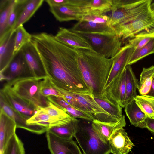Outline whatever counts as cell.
Here are the masks:
<instances>
[{
	"label": "cell",
	"instance_id": "6da1fadb",
	"mask_svg": "<svg viewBox=\"0 0 154 154\" xmlns=\"http://www.w3.org/2000/svg\"><path fill=\"white\" fill-rule=\"evenodd\" d=\"M47 76L57 87L78 94L91 93L79 68L77 49L63 43L46 32L32 35Z\"/></svg>",
	"mask_w": 154,
	"mask_h": 154
},
{
	"label": "cell",
	"instance_id": "7a4b0ae2",
	"mask_svg": "<svg viewBox=\"0 0 154 154\" xmlns=\"http://www.w3.org/2000/svg\"><path fill=\"white\" fill-rule=\"evenodd\" d=\"M78 66L83 79L94 97L100 98L108 77L113 58L91 50L77 49Z\"/></svg>",
	"mask_w": 154,
	"mask_h": 154
},
{
	"label": "cell",
	"instance_id": "3957f363",
	"mask_svg": "<svg viewBox=\"0 0 154 154\" xmlns=\"http://www.w3.org/2000/svg\"><path fill=\"white\" fill-rule=\"evenodd\" d=\"M43 77L18 78L8 82L4 85L18 98L37 110L38 107L46 106L48 104V100L40 91V82Z\"/></svg>",
	"mask_w": 154,
	"mask_h": 154
},
{
	"label": "cell",
	"instance_id": "277c9868",
	"mask_svg": "<svg viewBox=\"0 0 154 154\" xmlns=\"http://www.w3.org/2000/svg\"><path fill=\"white\" fill-rule=\"evenodd\" d=\"M151 0H112L111 10L107 15L109 23L113 26L116 24L134 19L149 9Z\"/></svg>",
	"mask_w": 154,
	"mask_h": 154
},
{
	"label": "cell",
	"instance_id": "5b68a950",
	"mask_svg": "<svg viewBox=\"0 0 154 154\" xmlns=\"http://www.w3.org/2000/svg\"><path fill=\"white\" fill-rule=\"evenodd\" d=\"M92 122L82 123L79 121L74 135L83 154H109L111 150L109 143L101 140L93 128Z\"/></svg>",
	"mask_w": 154,
	"mask_h": 154
},
{
	"label": "cell",
	"instance_id": "8992f818",
	"mask_svg": "<svg viewBox=\"0 0 154 154\" xmlns=\"http://www.w3.org/2000/svg\"><path fill=\"white\" fill-rule=\"evenodd\" d=\"M75 32L85 39L93 50L108 58L114 57L122 47V42L116 34Z\"/></svg>",
	"mask_w": 154,
	"mask_h": 154
},
{
	"label": "cell",
	"instance_id": "52a82bcc",
	"mask_svg": "<svg viewBox=\"0 0 154 154\" xmlns=\"http://www.w3.org/2000/svg\"><path fill=\"white\" fill-rule=\"evenodd\" d=\"M154 25V12L149 8L134 19L112 27L122 42L133 38L139 32Z\"/></svg>",
	"mask_w": 154,
	"mask_h": 154
},
{
	"label": "cell",
	"instance_id": "ba28073f",
	"mask_svg": "<svg viewBox=\"0 0 154 154\" xmlns=\"http://www.w3.org/2000/svg\"><path fill=\"white\" fill-rule=\"evenodd\" d=\"M109 21L106 14L87 13L70 29L74 32L116 34Z\"/></svg>",
	"mask_w": 154,
	"mask_h": 154
},
{
	"label": "cell",
	"instance_id": "9c48e42d",
	"mask_svg": "<svg viewBox=\"0 0 154 154\" xmlns=\"http://www.w3.org/2000/svg\"><path fill=\"white\" fill-rule=\"evenodd\" d=\"M73 94L85 111L92 116L94 120L109 123H115L119 121L104 110L95 100L91 94Z\"/></svg>",
	"mask_w": 154,
	"mask_h": 154
},
{
	"label": "cell",
	"instance_id": "30bf717a",
	"mask_svg": "<svg viewBox=\"0 0 154 154\" xmlns=\"http://www.w3.org/2000/svg\"><path fill=\"white\" fill-rule=\"evenodd\" d=\"M0 76L1 81L5 80L7 82L18 78L32 76L21 49L14 56L6 68L0 72Z\"/></svg>",
	"mask_w": 154,
	"mask_h": 154
},
{
	"label": "cell",
	"instance_id": "8fae6325",
	"mask_svg": "<svg viewBox=\"0 0 154 154\" xmlns=\"http://www.w3.org/2000/svg\"><path fill=\"white\" fill-rule=\"evenodd\" d=\"M0 94V98L26 120L34 115L37 111L36 109L29 106L16 96L5 85L1 89Z\"/></svg>",
	"mask_w": 154,
	"mask_h": 154
},
{
	"label": "cell",
	"instance_id": "7c38bea8",
	"mask_svg": "<svg viewBox=\"0 0 154 154\" xmlns=\"http://www.w3.org/2000/svg\"><path fill=\"white\" fill-rule=\"evenodd\" d=\"M46 137L51 154H82L72 139L60 138L48 131L46 132Z\"/></svg>",
	"mask_w": 154,
	"mask_h": 154
},
{
	"label": "cell",
	"instance_id": "4fadbf2b",
	"mask_svg": "<svg viewBox=\"0 0 154 154\" xmlns=\"http://www.w3.org/2000/svg\"><path fill=\"white\" fill-rule=\"evenodd\" d=\"M125 69L116 77L103 92L102 97L118 103L122 108L125 106Z\"/></svg>",
	"mask_w": 154,
	"mask_h": 154
},
{
	"label": "cell",
	"instance_id": "5bb4252c",
	"mask_svg": "<svg viewBox=\"0 0 154 154\" xmlns=\"http://www.w3.org/2000/svg\"><path fill=\"white\" fill-rule=\"evenodd\" d=\"M135 48L128 42L112 58L113 63L103 90L112 81L125 69Z\"/></svg>",
	"mask_w": 154,
	"mask_h": 154
},
{
	"label": "cell",
	"instance_id": "9a60e30c",
	"mask_svg": "<svg viewBox=\"0 0 154 154\" xmlns=\"http://www.w3.org/2000/svg\"><path fill=\"white\" fill-rule=\"evenodd\" d=\"M50 11L56 19L60 22L75 20L79 21L87 13L81 8L70 2L58 6L50 7Z\"/></svg>",
	"mask_w": 154,
	"mask_h": 154
},
{
	"label": "cell",
	"instance_id": "2e32d148",
	"mask_svg": "<svg viewBox=\"0 0 154 154\" xmlns=\"http://www.w3.org/2000/svg\"><path fill=\"white\" fill-rule=\"evenodd\" d=\"M32 76L40 78L47 76L39 54L31 41L21 49Z\"/></svg>",
	"mask_w": 154,
	"mask_h": 154
},
{
	"label": "cell",
	"instance_id": "e0dca14e",
	"mask_svg": "<svg viewBox=\"0 0 154 154\" xmlns=\"http://www.w3.org/2000/svg\"><path fill=\"white\" fill-rule=\"evenodd\" d=\"M111 153L128 154L134 146L123 128L116 130L109 139Z\"/></svg>",
	"mask_w": 154,
	"mask_h": 154
},
{
	"label": "cell",
	"instance_id": "ac0fdd59",
	"mask_svg": "<svg viewBox=\"0 0 154 154\" xmlns=\"http://www.w3.org/2000/svg\"><path fill=\"white\" fill-rule=\"evenodd\" d=\"M54 36L59 41L75 48L93 50L85 39L70 29L59 27Z\"/></svg>",
	"mask_w": 154,
	"mask_h": 154
},
{
	"label": "cell",
	"instance_id": "d6986e66",
	"mask_svg": "<svg viewBox=\"0 0 154 154\" xmlns=\"http://www.w3.org/2000/svg\"><path fill=\"white\" fill-rule=\"evenodd\" d=\"M17 128L15 121L0 109V154H3L6 146L12 136L16 133Z\"/></svg>",
	"mask_w": 154,
	"mask_h": 154
},
{
	"label": "cell",
	"instance_id": "ffe728a7",
	"mask_svg": "<svg viewBox=\"0 0 154 154\" xmlns=\"http://www.w3.org/2000/svg\"><path fill=\"white\" fill-rule=\"evenodd\" d=\"M16 30L11 31L0 38V72L8 66L14 57Z\"/></svg>",
	"mask_w": 154,
	"mask_h": 154
},
{
	"label": "cell",
	"instance_id": "44dd1931",
	"mask_svg": "<svg viewBox=\"0 0 154 154\" xmlns=\"http://www.w3.org/2000/svg\"><path fill=\"white\" fill-rule=\"evenodd\" d=\"M71 120L51 116L38 110L34 115L26 120V123L28 125L43 127L46 128L47 130L52 127L66 125Z\"/></svg>",
	"mask_w": 154,
	"mask_h": 154
},
{
	"label": "cell",
	"instance_id": "7402d4cb",
	"mask_svg": "<svg viewBox=\"0 0 154 154\" xmlns=\"http://www.w3.org/2000/svg\"><path fill=\"white\" fill-rule=\"evenodd\" d=\"M126 125L125 116L123 115L121 119L115 123H105L97 120L92 122V126L97 135L103 142L109 143V139L116 129L123 128Z\"/></svg>",
	"mask_w": 154,
	"mask_h": 154
},
{
	"label": "cell",
	"instance_id": "603a6c76",
	"mask_svg": "<svg viewBox=\"0 0 154 154\" xmlns=\"http://www.w3.org/2000/svg\"><path fill=\"white\" fill-rule=\"evenodd\" d=\"M0 109H2L15 121L17 128H22L38 134L46 132L47 131L46 128L42 126L28 125L26 123V120L14 110L1 98Z\"/></svg>",
	"mask_w": 154,
	"mask_h": 154
},
{
	"label": "cell",
	"instance_id": "cb8c5ba5",
	"mask_svg": "<svg viewBox=\"0 0 154 154\" xmlns=\"http://www.w3.org/2000/svg\"><path fill=\"white\" fill-rule=\"evenodd\" d=\"M124 110L131 125L136 127L146 128L147 117L137 105L134 99L126 105Z\"/></svg>",
	"mask_w": 154,
	"mask_h": 154
},
{
	"label": "cell",
	"instance_id": "d4e9b609",
	"mask_svg": "<svg viewBox=\"0 0 154 154\" xmlns=\"http://www.w3.org/2000/svg\"><path fill=\"white\" fill-rule=\"evenodd\" d=\"M43 0H26L11 31H15L21 25L29 20L42 4Z\"/></svg>",
	"mask_w": 154,
	"mask_h": 154
},
{
	"label": "cell",
	"instance_id": "484cf974",
	"mask_svg": "<svg viewBox=\"0 0 154 154\" xmlns=\"http://www.w3.org/2000/svg\"><path fill=\"white\" fill-rule=\"evenodd\" d=\"M125 72V105L134 99L137 95L139 82L131 65H127Z\"/></svg>",
	"mask_w": 154,
	"mask_h": 154
},
{
	"label": "cell",
	"instance_id": "4316f807",
	"mask_svg": "<svg viewBox=\"0 0 154 154\" xmlns=\"http://www.w3.org/2000/svg\"><path fill=\"white\" fill-rule=\"evenodd\" d=\"M79 122V120L72 117L71 120L67 124L51 127L48 129L47 131L60 138L72 140L77 130Z\"/></svg>",
	"mask_w": 154,
	"mask_h": 154
},
{
	"label": "cell",
	"instance_id": "83f0119b",
	"mask_svg": "<svg viewBox=\"0 0 154 154\" xmlns=\"http://www.w3.org/2000/svg\"><path fill=\"white\" fill-rule=\"evenodd\" d=\"M112 6V0H84L82 8L87 13L106 14Z\"/></svg>",
	"mask_w": 154,
	"mask_h": 154
},
{
	"label": "cell",
	"instance_id": "f1b7e54d",
	"mask_svg": "<svg viewBox=\"0 0 154 154\" xmlns=\"http://www.w3.org/2000/svg\"><path fill=\"white\" fill-rule=\"evenodd\" d=\"M154 77V65L143 68L140 74L138 90L140 95H146L149 91Z\"/></svg>",
	"mask_w": 154,
	"mask_h": 154
},
{
	"label": "cell",
	"instance_id": "f546056e",
	"mask_svg": "<svg viewBox=\"0 0 154 154\" xmlns=\"http://www.w3.org/2000/svg\"><path fill=\"white\" fill-rule=\"evenodd\" d=\"M94 98L97 103L109 115L118 121L121 119L123 115L122 108L118 103H114L104 97Z\"/></svg>",
	"mask_w": 154,
	"mask_h": 154
},
{
	"label": "cell",
	"instance_id": "4dcf8cb0",
	"mask_svg": "<svg viewBox=\"0 0 154 154\" xmlns=\"http://www.w3.org/2000/svg\"><path fill=\"white\" fill-rule=\"evenodd\" d=\"M15 3V0H1L0 5V38L5 34L10 13Z\"/></svg>",
	"mask_w": 154,
	"mask_h": 154
},
{
	"label": "cell",
	"instance_id": "1f68e13d",
	"mask_svg": "<svg viewBox=\"0 0 154 154\" xmlns=\"http://www.w3.org/2000/svg\"><path fill=\"white\" fill-rule=\"evenodd\" d=\"M134 99L147 117L154 119V98L137 95Z\"/></svg>",
	"mask_w": 154,
	"mask_h": 154
},
{
	"label": "cell",
	"instance_id": "d6a6232c",
	"mask_svg": "<svg viewBox=\"0 0 154 154\" xmlns=\"http://www.w3.org/2000/svg\"><path fill=\"white\" fill-rule=\"evenodd\" d=\"M154 54V37L140 48L134 49L128 62L127 65L133 64L150 54Z\"/></svg>",
	"mask_w": 154,
	"mask_h": 154
},
{
	"label": "cell",
	"instance_id": "836d02e7",
	"mask_svg": "<svg viewBox=\"0 0 154 154\" xmlns=\"http://www.w3.org/2000/svg\"><path fill=\"white\" fill-rule=\"evenodd\" d=\"M32 35L29 33L23 25H20L16 30L14 49V56L27 43L31 41Z\"/></svg>",
	"mask_w": 154,
	"mask_h": 154
},
{
	"label": "cell",
	"instance_id": "e575fe53",
	"mask_svg": "<svg viewBox=\"0 0 154 154\" xmlns=\"http://www.w3.org/2000/svg\"><path fill=\"white\" fill-rule=\"evenodd\" d=\"M26 0H15V3L11 9L9 16L5 34V35L11 31L12 29L26 3Z\"/></svg>",
	"mask_w": 154,
	"mask_h": 154
},
{
	"label": "cell",
	"instance_id": "d590c367",
	"mask_svg": "<svg viewBox=\"0 0 154 154\" xmlns=\"http://www.w3.org/2000/svg\"><path fill=\"white\" fill-rule=\"evenodd\" d=\"M3 154H25L24 144L16 133L6 146Z\"/></svg>",
	"mask_w": 154,
	"mask_h": 154
},
{
	"label": "cell",
	"instance_id": "8d00e7d4",
	"mask_svg": "<svg viewBox=\"0 0 154 154\" xmlns=\"http://www.w3.org/2000/svg\"><path fill=\"white\" fill-rule=\"evenodd\" d=\"M40 110L47 114L61 119L71 120L72 117L63 109L55 106L48 101V105L45 107H39L37 110Z\"/></svg>",
	"mask_w": 154,
	"mask_h": 154
},
{
	"label": "cell",
	"instance_id": "74e56055",
	"mask_svg": "<svg viewBox=\"0 0 154 154\" xmlns=\"http://www.w3.org/2000/svg\"><path fill=\"white\" fill-rule=\"evenodd\" d=\"M39 89L42 95L46 98L51 96L63 97L62 94L53 86L47 76L41 80Z\"/></svg>",
	"mask_w": 154,
	"mask_h": 154
},
{
	"label": "cell",
	"instance_id": "f35d334b",
	"mask_svg": "<svg viewBox=\"0 0 154 154\" xmlns=\"http://www.w3.org/2000/svg\"><path fill=\"white\" fill-rule=\"evenodd\" d=\"M71 116L75 118H81L86 120L92 121L94 118L88 113L76 109L71 106L67 107L65 109Z\"/></svg>",
	"mask_w": 154,
	"mask_h": 154
},
{
	"label": "cell",
	"instance_id": "ab89813d",
	"mask_svg": "<svg viewBox=\"0 0 154 154\" xmlns=\"http://www.w3.org/2000/svg\"><path fill=\"white\" fill-rule=\"evenodd\" d=\"M153 37L151 36L135 37L128 40L135 48L137 49L146 45Z\"/></svg>",
	"mask_w": 154,
	"mask_h": 154
},
{
	"label": "cell",
	"instance_id": "60d3db41",
	"mask_svg": "<svg viewBox=\"0 0 154 154\" xmlns=\"http://www.w3.org/2000/svg\"><path fill=\"white\" fill-rule=\"evenodd\" d=\"M69 0H46L45 1L50 6H58L67 4Z\"/></svg>",
	"mask_w": 154,
	"mask_h": 154
},
{
	"label": "cell",
	"instance_id": "b9f144b4",
	"mask_svg": "<svg viewBox=\"0 0 154 154\" xmlns=\"http://www.w3.org/2000/svg\"><path fill=\"white\" fill-rule=\"evenodd\" d=\"M146 128L154 133V119L147 117L146 120Z\"/></svg>",
	"mask_w": 154,
	"mask_h": 154
},
{
	"label": "cell",
	"instance_id": "7bdbcfd3",
	"mask_svg": "<svg viewBox=\"0 0 154 154\" xmlns=\"http://www.w3.org/2000/svg\"><path fill=\"white\" fill-rule=\"evenodd\" d=\"M146 96L154 98V77L153 78L150 90Z\"/></svg>",
	"mask_w": 154,
	"mask_h": 154
},
{
	"label": "cell",
	"instance_id": "ee69618b",
	"mask_svg": "<svg viewBox=\"0 0 154 154\" xmlns=\"http://www.w3.org/2000/svg\"><path fill=\"white\" fill-rule=\"evenodd\" d=\"M149 8L150 10L154 12V2H153L151 3Z\"/></svg>",
	"mask_w": 154,
	"mask_h": 154
}]
</instances>
